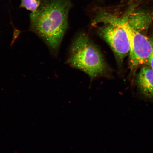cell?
<instances>
[{
    "mask_svg": "<svg viewBox=\"0 0 153 153\" xmlns=\"http://www.w3.org/2000/svg\"><path fill=\"white\" fill-rule=\"evenodd\" d=\"M67 62L85 73L91 79L109 70L102 53L85 34H79L74 40Z\"/></svg>",
    "mask_w": 153,
    "mask_h": 153,
    "instance_id": "obj_2",
    "label": "cell"
},
{
    "mask_svg": "<svg viewBox=\"0 0 153 153\" xmlns=\"http://www.w3.org/2000/svg\"><path fill=\"white\" fill-rule=\"evenodd\" d=\"M95 22L105 24L98 28V33L110 46L117 61L121 64L129 53L130 44L127 32L118 16L102 10L99 13Z\"/></svg>",
    "mask_w": 153,
    "mask_h": 153,
    "instance_id": "obj_3",
    "label": "cell"
},
{
    "mask_svg": "<svg viewBox=\"0 0 153 153\" xmlns=\"http://www.w3.org/2000/svg\"><path fill=\"white\" fill-rule=\"evenodd\" d=\"M71 5L68 0H41L37 11L30 15V30L56 53L68 27Z\"/></svg>",
    "mask_w": 153,
    "mask_h": 153,
    "instance_id": "obj_1",
    "label": "cell"
},
{
    "mask_svg": "<svg viewBox=\"0 0 153 153\" xmlns=\"http://www.w3.org/2000/svg\"><path fill=\"white\" fill-rule=\"evenodd\" d=\"M128 22L133 29L142 33L148 28L153 20V14L145 10L128 11Z\"/></svg>",
    "mask_w": 153,
    "mask_h": 153,
    "instance_id": "obj_5",
    "label": "cell"
},
{
    "mask_svg": "<svg viewBox=\"0 0 153 153\" xmlns=\"http://www.w3.org/2000/svg\"><path fill=\"white\" fill-rule=\"evenodd\" d=\"M137 83L141 93L149 98H153V70L143 67L137 76Z\"/></svg>",
    "mask_w": 153,
    "mask_h": 153,
    "instance_id": "obj_6",
    "label": "cell"
},
{
    "mask_svg": "<svg viewBox=\"0 0 153 153\" xmlns=\"http://www.w3.org/2000/svg\"><path fill=\"white\" fill-rule=\"evenodd\" d=\"M152 39L153 42V38H152ZM148 65L149 67H150L153 70V50L150 58H149Z\"/></svg>",
    "mask_w": 153,
    "mask_h": 153,
    "instance_id": "obj_8",
    "label": "cell"
},
{
    "mask_svg": "<svg viewBox=\"0 0 153 153\" xmlns=\"http://www.w3.org/2000/svg\"><path fill=\"white\" fill-rule=\"evenodd\" d=\"M118 19L127 31L130 44L129 64L133 73L139 67L148 65L153 50V42L142 33L129 26L128 22V13Z\"/></svg>",
    "mask_w": 153,
    "mask_h": 153,
    "instance_id": "obj_4",
    "label": "cell"
},
{
    "mask_svg": "<svg viewBox=\"0 0 153 153\" xmlns=\"http://www.w3.org/2000/svg\"><path fill=\"white\" fill-rule=\"evenodd\" d=\"M41 0H21L20 7L34 13L41 5Z\"/></svg>",
    "mask_w": 153,
    "mask_h": 153,
    "instance_id": "obj_7",
    "label": "cell"
}]
</instances>
